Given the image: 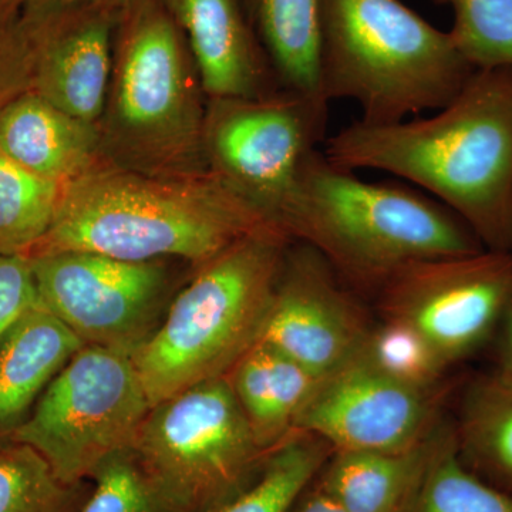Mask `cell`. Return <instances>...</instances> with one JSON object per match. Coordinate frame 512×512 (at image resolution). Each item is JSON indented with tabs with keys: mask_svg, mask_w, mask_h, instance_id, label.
I'll return each mask as SVG.
<instances>
[{
	"mask_svg": "<svg viewBox=\"0 0 512 512\" xmlns=\"http://www.w3.org/2000/svg\"><path fill=\"white\" fill-rule=\"evenodd\" d=\"M323 154L345 170L384 171L446 205L485 249L512 254V69H478L430 117L356 120Z\"/></svg>",
	"mask_w": 512,
	"mask_h": 512,
	"instance_id": "6da1fadb",
	"label": "cell"
},
{
	"mask_svg": "<svg viewBox=\"0 0 512 512\" xmlns=\"http://www.w3.org/2000/svg\"><path fill=\"white\" fill-rule=\"evenodd\" d=\"M271 225L211 171L147 174L103 160L64 187L49 231L25 258L82 251L130 262L177 258L198 268Z\"/></svg>",
	"mask_w": 512,
	"mask_h": 512,
	"instance_id": "7a4b0ae2",
	"label": "cell"
},
{
	"mask_svg": "<svg viewBox=\"0 0 512 512\" xmlns=\"http://www.w3.org/2000/svg\"><path fill=\"white\" fill-rule=\"evenodd\" d=\"M281 227L319 252L359 296H376L404 266L485 249L446 205L397 183H370L315 151Z\"/></svg>",
	"mask_w": 512,
	"mask_h": 512,
	"instance_id": "3957f363",
	"label": "cell"
},
{
	"mask_svg": "<svg viewBox=\"0 0 512 512\" xmlns=\"http://www.w3.org/2000/svg\"><path fill=\"white\" fill-rule=\"evenodd\" d=\"M207 96L187 40L160 0H130L114 35L99 121L107 163L158 175L208 173Z\"/></svg>",
	"mask_w": 512,
	"mask_h": 512,
	"instance_id": "277c9868",
	"label": "cell"
},
{
	"mask_svg": "<svg viewBox=\"0 0 512 512\" xmlns=\"http://www.w3.org/2000/svg\"><path fill=\"white\" fill-rule=\"evenodd\" d=\"M292 242L284 228L271 225L198 266L131 356L151 407L195 384L228 377L254 348Z\"/></svg>",
	"mask_w": 512,
	"mask_h": 512,
	"instance_id": "5b68a950",
	"label": "cell"
},
{
	"mask_svg": "<svg viewBox=\"0 0 512 512\" xmlns=\"http://www.w3.org/2000/svg\"><path fill=\"white\" fill-rule=\"evenodd\" d=\"M474 72L450 32L402 0H323V97L352 100L366 123L439 110Z\"/></svg>",
	"mask_w": 512,
	"mask_h": 512,
	"instance_id": "8992f818",
	"label": "cell"
},
{
	"mask_svg": "<svg viewBox=\"0 0 512 512\" xmlns=\"http://www.w3.org/2000/svg\"><path fill=\"white\" fill-rule=\"evenodd\" d=\"M150 410L131 357L86 345L8 440L33 448L64 484L86 483L104 458L134 446Z\"/></svg>",
	"mask_w": 512,
	"mask_h": 512,
	"instance_id": "52a82bcc",
	"label": "cell"
},
{
	"mask_svg": "<svg viewBox=\"0 0 512 512\" xmlns=\"http://www.w3.org/2000/svg\"><path fill=\"white\" fill-rule=\"evenodd\" d=\"M133 447L192 512H208L244 490L272 454L256 441L228 377L151 407Z\"/></svg>",
	"mask_w": 512,
	"mask_h": 512,
	"instance_id": "ba28073f",
	"label": "cell"
},
{
	"mask_svg": "<svg viewBox=\"0 0 512 512\" xmlns=\"http://www.w3.org/2000/svg\"><path fill=\"white\" fill-rule=\"evenodd\" d=\"M328 116L326 101L286 89L210 99L204 126L208 170L281 227L303 165L325 137Z\"/></svg>",
	"mask_w": 512,
	"mask_h": 512,
	"instance_id": "9c48e42d",
	"label": "cell"
},
{
	"mask_svg": "<svg viewBox=\"0 0 512 512\" xmlns=\"http://www.w3.org/2000/svg\"><path fill=\"white\" fill-rule=\"evenodd\" d=\"M375 298L383 320L412 330L450 370L494 342L512 298V254L481 249L414 262Z\"/></svg>",
	"mask_w": 512,
	"mask_h": 512,
	"instance_id": "30bf717a",
	"label": "cell"
},
{
	"mask_svg": "<svg viewBox=\"0 0 512 512\" xmlns=\"http://www.w3.org/2000/svg\"><path fill=\"white\" fill-rule=\"evenodd\" d=\"M28 259L40 303L84 345L131 357L160 325L170 285L163 261H121L82 251Z\"/></svg>",
	"mask_w": 512,
	"mask_h": 512,
	"instance_id": "8fae6325",
	"label": "cell"
},
{
	"mask_svg": "<svg viewBox=\"0 0 512 512\" xmlns=\"http://www.w3.org/2000/svg\"><path fill=\"white\" fill-rule=\"evenodd\" d=\"M447 387L404 382L383 369L363 346L320 382L296 431L319 437L333 451L407 450L447 420Z\"/></svg>",
	"mask_w": 512,
	"mask_h": 512,
	"instance_id": "7c38bea8",
	"label": "cell"
},
{
	"mask_svg": "<svg viewBox=\"0 0 512 512\" xmlns=\"http://www.w3.org/2000/svg\"><path fill=\"white\" fill-rule=\"evenodd\" d=\"M373 326L360 296L316 249L289 247L259 342L325 379L365 346Z\"/></svg>",
	"mask_w": 512,
	"mask_h": 512,
	"instance_id": "4fadbf2b",
	"label": "cell"
},
{
	"mask_svg": "<svg viewBox=\"0 0 512 512\" xmlns=\"http://www.w3.org/2000/svg\"><path fill=\"white\" fill-rule=\"evenodd\" d=\"M35 16L32 92L70 116L99 124L113 69L121 9L25 5Z\"/></svg>",
	"mask_w": 512,
	"mask_h": 512,
	"instance_id": "5bb4252c",
	"label": "cell"
},
{
	"mask_svg": "<svg viewBox=\"0 0 512 512\" xmlns=\"http://www.w3.org/2000/svg\"><path fill=\"white\" fill-rule=\"evenodd\" d=\"M187 40L207 99L282 89L239 0H160Z\"/></svg>",
	"mask_w": 512,
	"mask_h": 512,
	"instance_id": "9a60e30c",
	"label": "cell"
},
{
	"mask_svg": "<svg viewBox=\"0 0 512 512\" xmlns=\"http://www.w3.org/2000/svg\"><path fill=\"white\" fill-rule=\"evenodd\" d=\"M0 153L63 187L103 161L99 126L70 116L32 90L0 110Z\"/></svg>",
	"mask_w": 512,
	"mask_h": 512,
	"instance_id": "2e32d148",
	"label": "cell"
},
{
	"mask_svg": "<svg viewBox=\"0 0 512 512\" xmlns=\"http://www.w3.org/2000/svg\"><path fill=\"white\" fill-rule=\"evenodd\" d=\"M451 434L446 420L407 450L333 451L316 484L346 512H409Z\"/></svg>",
	"mask_w": 512,
	"mask_h": 512,
	"instance_id": "e0dca14e",
	"label": "cell"
},
{
	"mask_svg": "<svg viewBox=\"0 0 512 512\" xmlns=\"http://www.w3.org/2000/svg\"><path fill=\"white\" fill-rule=\"evenodd\" d=\"M84 342L42 303L0 338V434L12 433Z\"/></svg>",
	"mask_w": 512,
	"mask_h": 512,
	"instance_id": "ac0fdd59",
	"label": "cell"
},
{
	"mask_svg": "<svg viewBox=\"0 0 512 512\" xmlns=\"http://www.w3.org/2000/svg\"><path fill=\"white\" fill-rule=\"evenodd\" d=\"M252 433L266 453H274L296 433L322 377L258 342L228 375Z\"/></svg>",
	"mask_w": 512,
	"mask_h": 512,
	"instance_id": "d6986e66",
	"label": "cell"
},
{
	"mask_svg": "<svg viewBox=\"0 0 512 512\" xmlns=\"http://www.w3.org/2000/svg\"><path fill=\"white\" fill-rule=\"evenodd\" d=\"M451 421L461 463L512 497V369L495 365L470 377Z\"/></svg>",
	"mask_w": 512,
	"mask_h": 512,
	"instance_id": "ffe728a7",
	"label": "cell"
},
{
	"mask_svg": "<svg viewBox=\"0 0 512 512\" xmlns=\"http://www.w3.org/2000/svg\"><path fill=\"white\" fill-rule=\"evenodd\" d=\"M239 2L282 89L326 101L322 94L323 0Z\"/></svg>",
	"mask_w": 512,
	"mask_h": 512,
	"instance_id": "44dd1931",
	"label": "cell"
},
{
	"mask_svg": "<svg viewBox=\"0 0 512 512\" xmlns=\"http://www.w3.org/2000/svg\"><path fill=\"white\" fill-rule=\"evenodd\" d=\"M332 453L326 441L298 431L276 448L251 484L208 512H289Z\"/></svg>",
	"mask_w": 512,
	"mask_h": 512,
	"instance_id": "7402d4cb",
	"label": "cell"
},
{
	"mask_svg": "<svg viewBox=\"0 0 512 512\" xmlns=\"http://www.w3.org/2000/svg\"><path fill=\"white\" fill-rule=\"evenodd\" d=\"M63 190L0 153V255L25 256L45 237Z\"/></svg>",
	"mask_w": 512,
	"mask_h": 512,
	"instance_id": "603a6c76",
	"label": "cell"
},
{
	"mask_svg": "<svg viewBox=\"0 0 512 512\" xmlns=\"http://www.w3.org/2000/svg\"><path fill=\"white\" fill-rule=\"evenodd\" d=\"M89 480L93 485L79 512H192L134 447L104 458Z\"/></svg>",
	"mask_w": 512,
	"mask_h": 512,
	"instance_id": "cb8c5ba5",
	"label": "cell"
},
{
	"mask_svg": "<svg viewBox=\"0 0 512 512\" xmlns=\"http://www.w3.org/2000/svg\"><path fill=\"white\" fill-rule=\"evenodd\" d=\"M90 490L64 484L25 444H0V512H79Z\"/></svg>",
	"mask_w": 512,
	"mask_h": 512,
	"instance_id": "d4e9b609",
	"label": "cell"
},
{
	"mask_svg": "<svg viewBox=\"0 0 512 512\" xmlns=\"http://www.w3.org/2000/svg\"><path fill=\"white\" fill-rule=\"evenodd\" d=\"M409 512H512V497L461 463L453 429Z\"/></svg>",
	"mask_w": 512,
	"mask_h": 512,
	"instance_id": "484cf974",
	"label": "cell"
},
{
	"mask_svg": "<svg viewBox=\"0 0 512 512\" xmlns=\"http://www.w3.org/2000/svg\"><path fill=\"white\" fill-rule=\"evenodd\" d=\"M453 10L448 30L474 69H512V0H431Z\"/></svg>",
	"mask_w": 512,
	"mask_h": 512,
	"instance_id": "4316f807",
	"label": "cell"
},
{
	"mask_svg": "<svg viewBox=\"0 0 512 512\" xmlns=\"http://www.w3.org/2000/svg\"><path fill=\"white\" fill-rule=\"evenodd\" d=\"M365 346L383 369L404 382L423 387L446 384L448 370L416 333L402 325L383 320L373 326Z\"/></svg>",
	"mask_w": 512,
	"mask_h": 512,
	"instance_id": "83f0119b",
	"label": "cell"
},
{
	"mask_svg": "<svg viewBox=\"0 0 512 512\" xmlns=\"http://www.w3.org/2000/svg\"><path fill=\"white\" fill-rule=\"evenodd\" d=\"M35 55V16L23 8L15 22L0 28V110L32 90Z\"/></svg>",
	"mask_w": 512,
	"mask_h": 512,
	"instance_id": "f1b7e54d",
	"label": "cell"
},
{
	"mask_svg": "<svg viewBox=\"0 0 512 512\" xmlns=\"http://www.w3.org/2000/svg\"><path fill=\"white\" fill-rule=\"evenodd\" d=\"M40 303L28 258L0 255V338L32 306Z\"/></svg>",
	"mask_w": 512,
	"mask_h": 512,
	"instance_id": "f546056e",
	"label": "cell"
},
{
	"mask_svg": "<svg viewBox=\"0 0 512 512\" xmlns=\"http://www.w3.org/2000/svg\"><path fill=\"white\" fill-rule=\"evenodd\" d=\"M289 512H346L313 480Z\"/></svg>",
	"mask_w": 512,
	"mask_h": 512,
	"instance_id": "4dcf8cb0",
	"label": "cell"
},
{
	"mask_svg": "<svg viewBox=\"0 0 512 512\" xmlns=\"http://www.w3.org/2000/svg\"><path fill=\"white\" fill-rule=\"evenodd\" d=\"M497 365L512 369V298L494 339Z\"/></svg>",
	"mask_w": 512,
	"mask_h": 512,
	"instance_id": "1f68e13d",
	"label": "cell"
},
{
	"mask_svg": "<svg viewBox=\"0 0 512 512\" xmlns=\"http://www.w3.org/2000/svg\"><path fill=\"white\" fill-rule=\"evenodd\" d=\"M130 0H25V5L33 6H73V5H99L109 8L121 9ZM23 5V6H25Z\"/></svg>",
	"mask_w": 512,
	"mask_h": 512,
	"instance_id": "d6a6232c",
	"label": "cell"
},
{
	"mask_svg": "<svg viewBox=\"0 0 512 512\" xmlns=\"http://www.w3.org/2000/svg\"><path fill=\"white\" fill-rule=\"evenodd\" d=\"M25 0H0V28L10 25L22 15Z\"/></svg>",
	"mask_w": 512,
	"mask_h": 512,
	"instance_id": "836d02e7",
	"label": "cell"
}]
</instances>
